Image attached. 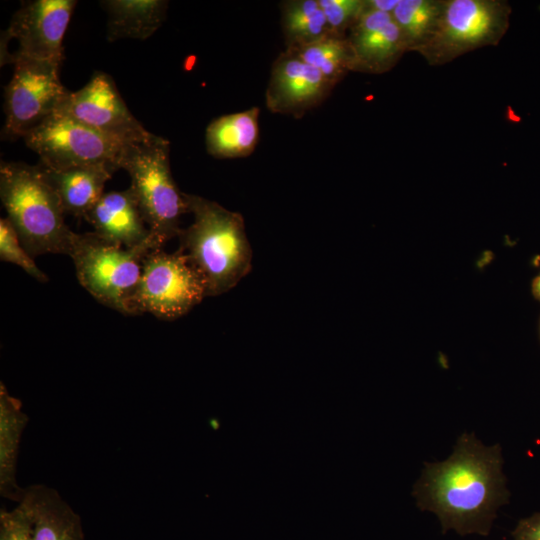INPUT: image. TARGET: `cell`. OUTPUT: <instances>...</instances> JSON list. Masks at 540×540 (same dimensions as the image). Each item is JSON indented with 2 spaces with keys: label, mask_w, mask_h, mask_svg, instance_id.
Instances as JSON below:
<instances>
[{
  "label": "cell",
  "mask_w": 540,
  "mask_h": 540,
  "mask_svg": "<svg viewBox=\"0 0 540 540\" xmlns=\"http://www.w3.org/2000/svg\"><path fill=\"white\" fill-rule=\"evenodd\" d=\"M502 467L499 445L485 446L463 433L446 460L425 464L413 495L421 510L437 515L443 533L487 536L497 510L509 501Z\"/></svg>",
  "instance_id": "1"
},
{
  "label": "cell",
  "mask_w": 540,
  "mask_h": 540,
  "mask_svg": "<svg viewBox=\"0 0 540 540\" xmlns=\"http://www.w3.org/2000/svg\"><path fill=\"white\" fill-rule=\"evenodd\" d=\"M190 226L178 235L181 250L199 272L207 296L234 288L251 270L252 250L242 215L198 195L184 193Z\"/></svg>",
  "instance_id": "2"
},
{
  "label": "cell",
  "mask_w": 540,
  "mask_h": 540,
  "mask_svg": "<svg viewBox=\"0 0 540 540\" xmlns=\"http://www.w3.org/2000/svg\"><path fill=\"white\" fill-rule=\"evenodd\" d=\"M0 197L7 218L32 257L69 255L75 232L66 225L60 199L38 165L2 162Z\"/></svg>",
  "instance_id": "3"
},
{
  "label": "cell",
  "mask_w": 540,
  "mask_h": 540,
  "mask_svg": "<svg viewBox=\"0 0 540 540\" xmlns=\"http://www.w3.org/2000/svg\"><path fill=\"white\" fill-rule=\"evenodd\" d=\"M169 142L157 135L146 143L125 148L121 169L130 176L132 192L153 238L163 246L178 237L180 220L187 212L181 192L170 170Z\"/></svg>",
  "instance_id": "4"
},
{
  "label": "cell",
  "mask_w": 540,
  "mask_h": 540,
  "mask_svg": "<svg viewBox=\"0 0 540 540\" xmlns=\"http://www.w3.org/2000/svg\"><path fill=\"white\" fill-rule=\"evenodd\" d=\"M161 248L155 242L124 248L94 232L75 233L69 256L79 283L98 302L123 314L135 315L134 297L143 261L150 252Z\"/></svg>",
  "instance_id": "5"
},
{
  "label": "cell",
  "mask_w": 540,
  "mask_h": 540,
  "mask_svg": "<svg viewBox=\"0 0 540 540\" xmlns=\"http://www.w3.org/2000/svg\"><path fill=\"white\" fill-rule=\"evenodd\" d=\"M510 7L497 0L442 1L437 26L419 52L432 65L488 45H496L509 25Z\"/></svg>",
  "instance_id": "6"
},
{
  "label": "cell",
  "mask_w": 540,
  "mask_h": 540,
  "mask_svg": "<svg viewBox=\"0 0 540 540\" xmlns=\"http://www.w3.org/2000/svg\"><path fill=\"white\" fill-rule=\"evenodd\" d=\"M23 139L39 155L40 164L51 169L102 165L115 172L121 169L122 155L128 146L57 112Z\"/></svg>",
  "instance_id": "7"
},
{
  "label": "cell",
  "mask_w": 540,
  "mask_h": 540,
  "mask_svg": "<svg viewBox=\"0 0 540 540\" xmlns=\"http://www.w3.org/2000/svg\"><path fill=\"white\" fill-rule=\"evenodd\" d=\"M206 296L203 278L181 250L168 253L157 249L143 261L134 311L135 315L150 313L160 319L174 320Z\"/></svg>",
  "instance_id": "8"
},
{
  "label": "cell",
  "mask_w": 540,
  "mask_h": 540,
  "mask_svg": "<svg viewBox=\"0 0 540 540\" xmlns=\"http://www.w3.org/2000/svg\"><path fill=\"white\" fill-rule=\"evenodd\" d=\"M12 62L13 76L5 87L4 132L23 138L58 109L69 91L59 79L60 65L15 54Z\"/></svg>",
  "instance_id": "9"
},
{
  "label": "cell",
  "mask_w": 540,
  "mask_h": 540,
  "mask_svg": "<svg viewBox=\"0 0 540 540\" xmlns=\"http://www.w3.org/2000/svg\"><path fill=\"white\" fill-rule=\"evenodd\" d=\"M125 145L151 141L147 131L129 111L113 79L96 71L81 89L70 92L55 111Z\"/></svg>",
  "instance_id": "10"
},
{
  "label": "cell",
  "mask_w": 540,
  "mask_h": 540,
  "mask_svg": "<svg viewBox=\"0 0 540 540\" xmlns=\"http://www.w3.org/2000/svg\"><path fill=\"white\" fill-rule=\"evenodd\" d=\"M75 0H34L22 4L5 32L18 41L15 55L61 66L63 38Z\"/></svg>",
  "instance_id": "11"
},
{
  "label": "cell",
  "mask_w": 540,
  "mask_h": 540,
  "mask_svg": "<svg viewBox=\"0 0 540 540\" xmlns=\"http://www.w3.org/2000/svg\"><path fill=\"white\" fill-rule=\"evenodd\" d=\"M333 88L317 69L286 48L272 65L266 107L273 113L302 117L319 106Z\"/></svg>",
  "instance_id": "12"
},
{
  "label": "cell",
  "mask_w": 540,
  "mask_h": 540,
  "mask_svg": "<svg viewBox=\"0 0 540 540\" xmlns=\"http://www.w3.org/2000/svg\"><path fill=\"white\" fill-rule=\"evenodd\" d=\"M351 71L380 74L392 69L407 46L392 15L365 9L351 27Z\"/></svg>",
  "instance_id": "13"
},
{
  "label": "cell",
  "mask_w": 540,
  "mask_h": 540,
  "mask_svg": "<svg viewBox=\"0 0 540 540\" xmlns=\"http://www.w3.org/2000/svg\"><path fill=\"white\" fill-rule=\"evenodd\" d=\"M103 240L124 248L155 242L130 191L104 193L84 217Z\"/></svg>",
  "instance_id": "14"
},
{
  "label": "cell",
  "mask_w": 540,
  "mask_h": 540,
  "mask_svg": "<svg viewBox=\"0 0 540 540\" xmlns=\"http://www.w3.org/2000/svg\"><path fill=\"white\" fill-rule=\"evenodd\" d=\"M19 503L30 517L34 540H85L80 516L54 488L30 485Z\"/></svg>",
  "instance_id": "15"
},
{
  "label": "cell",
  "mask_w": 540,
  "mask_h": 540,
  "mask_svg": "<svg viewBox=\"0 0 540 540\" xmlns=\"http://www.w3.org/2000/svg\"><path fill=\"white\" fill-rule=\"evenodd\" d=\"M43 176L57 193L65 214L85 217L104 194L107 180L114 173L102 165L51 169L38 164Z\"/></svg>",
  "instance_id": "16"
},
{
  "label": "cell",
  "mask_w": 540,
  "mask_h": 540,
  "mask_svg": "<svg viewBox=\"0 0 540 540\" xmlns=\"http://www.w3.org/2000/svg\"><path fill=\"white\" fill-rule=\"evenodd\" d=\"M29 417L22 410L19 399L11 396L0 383V494L19 503L25 488L16 481V466L22 433Z\"/></svg>",
  "instance_id": "17"
},
{
  "label": "cell",
  "mask_w": 540,
  "mask_h": 540,
  "mask_svg": "<svg viewBox=\"0 0 540 540\" xmlns=\"http://www.w3.org/2000/svg\"><path fill=\"white\" fill-rule=\"evenodd\" d=\"M258 107L214 119L206 128L207 152L216 158L247 157L259 139Z\"/></svg>",
  "instance_id": "18"
},
{
  "label": "cell",
  "mask_w": 540,
  "mask_h": 540,
  "mask_svg": "<svg viewBox=\"0 0 540 540\" xmlns=\"http://www.w3.org/2000/svg\"><path fill=\"white\" fill-rule=\"evenodd\" d=\"M108 14L107 39L144 40L164 22L168 2L163 0H108L100 2Z\"/></svg>",
  "instance_id": "19"
},
{
  "label": "cell",
  "mask_w": 540,
  "mask_h": 540,
  "mask_svg": "<svg viewBox=\"0 0 540 540\" xmlns=\"http://www.w3.org/2000/svg\"><path fill=\"white\" fill-rule=\"evenodd\" d=\"M334 86L351 71L352 55L347 35L328 33L305 45L290 47Z\"/></svg>",
  "instance_id": "20"
},
{
  "label": "cell",
  "mask_w": 540,
  "mask_h": 540,
  "mask_svg": "<svg viewBox=\"0 0 540 540\" xmlns=\"http://www.w3.org/2000/svg\"><path fill=\"white\" fill-rule=\"evenodd\" d=\"M280 7L286 48L308 44L330 33L318 0H288Z\"/></svg>",
  "instance_id": "21"
},
{
  "label": "cell",
  "mask_w": 540,
  "mask_h": 540,
  "mask_svg": "<svg viewBox=\"0 0 540 540\" xmlns=\"http://www.w3.org/2000/svg\"><path fill=\"white\" fill-rule=\"evenodd\" d=\"M441 10L442 1L399 0L392 18L402 32L408 51H416L430 38Z\"/></svg>",
  "instance_id": "22"
},
{
  "label": "cell",
  "mask_w": 540,
  "mask_h": 540,
  "mask_svg": "<svg viewBox=\"0 0 540 540\" xmlns=\"http://www.w3.org/2000/svg\"><path fill=\"white\" fill-rule=\"evenodd\" d=\"M0 258L2 261L19 266L40 282L48 280L47 275L39 269L33 257L21 243L15 228L7 217L0 220Z\"/></svg>",
  "instance_id": "23"
},
{
  "label": "cell",
  "mask_w": 540,
  "mask_h": 540,
  "mask_svg": "<svg viewBox=\"0 0 540 540\" xmlns=\"http://www.w3.org/2000/svg\"><path fill=\"white\" fill-rule=\"evenodd\" d=\"M331 33L346 36L366 9V0H318Z\"/></svg>",
  "instance_id": "24"
},
{
  "label": "cell",
  "mask_w": 540,
  "mask_h": 540,
  "mask_svg": "<svg viewBox=\"0 0 540 540\" xmlns=\"http://www.w3.org/2000/svg\"><path fill=\"white\" fill-rule=\"evenodd\" d=\"M0 540H34L32 522L20 503L12 510L1 509Z\"/></svg>",
  "instance_id": "25"
},
{
  "label": "cell",
  "mask_w": 540,
  "mask_h": 540,
  "mask_svg": "<svg viewBox=\"0 0 540 540\" xmlns=\"http://www.w3.org/2000/svg\"><path fill=\"white\" fill-rule=\"evenodd\" d=\"M512 537L513 540H540V511L520 519Z\"/></svg>",
  "instance_id": "26"
},
{
  "label": "cell",
  "mask_w": 540,
  "mask_h": 540,
  "mask_svg": "<svg viewBox=\"0 0 540 540\" xmlns=\"http://www.w3.org/2000/svg\"><path fill=\"white\" fill-rule=\"evenodd\" d=\"M399 0H366V9L391 14Z\"/></svg>",
  "instance_id": "27"
},
{
  "label": "cell",
  "mask_w": 540,
  "mask_h": 540,
  "mask_svg": "<svg viewBox=\"0 0 540 540\" xmlns=\"http://www.w3.org/2000/svg\"><path fill=\"white\" fill-rule=\"evenodd\" d=\"M532 290L535 297L540 300V274L534 279Z\"/></svg>",
  "instance_id": "28"
}]
</instances>
